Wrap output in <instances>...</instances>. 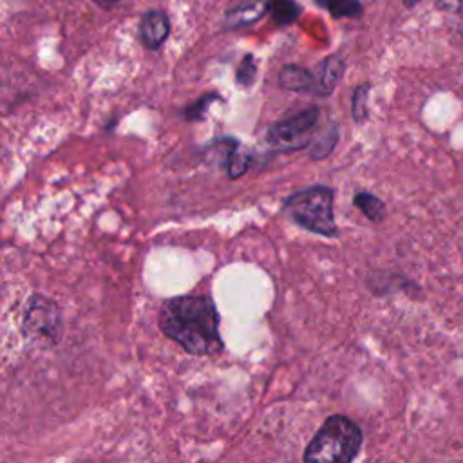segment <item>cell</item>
Segmentation results:
<instances>
[{
	"label": "cell",
	"instance_id": "cell-1",
	"mask_svg": "<svg viewBox=\"0 0 463 463\" xmlns=\"http://www.w3.org/2000/svg\"><path fill=\"white\" fill-rule=\"evenodd\" d=\"M157 324L170 340L194 356H210L224 347L217 307L206 295L166 298L159 307Z\"/></svg>",
	"mask_w": 463,
	"mask_h": 463
},
{
	"label": "cell",
	"instance_id": "cell-2",
	"mask_svg": "<svg viewBox=\"0 0 463 463\" xmlns=\"http://www.w3.org/2000/svg\"><path fill=\"white\" fill-rule=\"evenodd\" d=\"M362 441V429L351 418L333 414L315 432L302 459L318 463H347L358 456Z\"/></svg>",
	"mask_w": 463,
	"mask_h": 463
},
{
	"label": "cell",
	"instance_id": "cell-3",
	"mask_svg": "<svg viewBox=\"0 0 463 463\" xmlns=\"http://www.w3.org/2000/svg\"><path fill=\"white\" fill-rule=\"evenodd\" d=\"M333 197L335 190L331 186H309L286 197L284 213L291 222L311 233L335 237L338 235V228L335 222Z\"/></svg>",
	"mask_w": 463,
	"mask_h": 463
},
{
	"label": "cell",
	"instance_id": "cell-4",
	"mask_svg": "<svg viewBox=\"0 0 463 463\" xmlns=\"http://www.w3.org/2000/svg\"><path fill=\"white\" fill-rule=\"evenodd\" d=\"M63 322H61V309L60 306L40 295L34 293L27 298L24 315H22V333L29 342L49 347L54 345L61 336Z\"/></svg>",
	"mask_w": 463,
	"mask_h": 463
},
{
	"label": "cell",
	"instance_id": "cell-5",
	"mask_svg": "<svg viewBox=\"0 0 463 463\" xmlns=\"http://www.w3.org/2000/svg\"><path fill=\"white\" fill-rule=\"evenodd\" d=\"M318 116V107H307L295 116L269 125L266 132L269 148L275 152H295L307 146L315 136Z\"/></svg>",
	"mask_w": 463,
	"mask_h": 463
},
{
	"label": "cell",
	"instance_id": "cell-6",
	"mask_svg": "<svg viewBox=\"0 0 463 463\" xmlns=\"http://www.w3.org/2000/svg\"><path fill=\"white\" fill-rule=\"evenodd\" d=\"M168 34H170V20L165 11L150 9L141 16L139 38L146 49L150 51L159 49L166 42Z\"/></svg>",
	"mask_w": 463,
	"mask_h": 463
},
{
	"label": "cell",
	"instance_id": "cell-7",
	"mask_svg": "<svg viewBox=\"0 0 463 463\" xmlns=\"http://www.w3.org/2000/svg\"><path fill=\"white\" fill-rule=\"evenodd\" d=\"M271 0H237L224 14V29H241L255 24L266 13H269Z\"/></svg>",
	"mask_w": 463,
	"mask_h": 463
},
{
	"label": "cell",
	"instance_id": "cell-8",
	"mask_svg": "<svg viewBox=\"0 0 463 463\" xmlns=\"http://www.w3.org/2000/svg\"><path fill=\"white\" fill-rule=\"evenodd\" d=\"M344 69H345V63H344V60L338 54H331V56L324 58L317 65V71L313 72L315 87H313L311 94L322 96V98L333 94V90L336 89L338 81L342 80Z\"/></svg>",
	"mask_w": 463,
	"mask_h": 463
},
{
	"label": "cell",
	"instance_id": "cell-9",
	"mask_svg": "<svg viewBox=\"0 0 463 463\" xmlns=\"http://www.w3.org/2000/svg\"><path fill=\"white\" fill-rule=\"evenodd\" d=\"M279 85L293 92H313L315 76L300 65H284L279 72Z\"/></svg>",
	"mask_w": 463,
	"mask_h": 463
},
{
	"label": "cell",
	"instance_id": "cell-10",
	"mask_svg": "<svg viewBox=\"0 0 463 463\" xmlns=\"http://www.w3.org/2000/svg\"><path fill=\"white\" fill-rule=\"evenodd\" d=\"M250 165H251L250 154L246 150H242L235 139H230L228 152L224 156V168L228 172V177L230 179L241 177L248 170Z\"/></svg>",
	"mask_w": 463,
	"mask_h": 463
},
{
	"label": "cell",
	"instance_id": "cell-11",
	"mask_svg": "<svg viewBox=\"0 0 463 463\" xmlns=\"http://www.w3.org/2000/svg\"><path fill=\"white\" fill-rule=\"evenodd\" d=\"M300 14H302V9L295 0H271L269 4L271 22L279 27L293 24Z\"/></svg>",
	"mask_w": 463,
	"mask_h": 463
},
{
	"label": "cell",
	"instance_id": "cell-12",
	"mask_svg": "<svg viewBox=\"0 0 463 463\" xmlns=\"http://www.w3.org/2000/svg\"><path fill=\"white\" fill-rule=\"evenodd\" d=\"M353 204L373 222H380L385 217V204L382 199L369 192H358L353 197Z\"/></svg>",
	"mask_w": 463,
	"mask_h": 463
},
{
	"label": "cell",
	"instance_id": "cell-13",
	"mask_svg": "<svg viewBox=\"0 0 463 463\" xmlns=\"http://www.w3.org/2000/svg\"><path fill=\"white\" fill-rule=\"evenodd\" d=\"M333 18H356L362 14L360 0H320Z\"/></svg>",
	"mask_w": 463,
	"mask_h": 463
},
{
	"label": "cell",
	"instance_id": "cell-14",
	"mask_svg": "<svg viewBox=\"0 0 463 463\" xmlns=\"http://www.w3.org/2000/svg\"><path fill=\"white\" fill-rule=\"evenodd\" d=\"M369 89L371 85L369 83H364V85H358L353 92V98H351V114H353V119L356 123H362L365 121L367 118V96H369Z\"/></svg>",
	"mask_w": 463,
	"mask_h": 463
},
{
	"label": "cell",
	"instance_id": "cell-15",
	"mask_svg": "<svg viewBox=\"0 0 463 463\" xmlns=\"http://www.w3.org/2000/svg\"><path fill=\"white\" fill-rule=\"evenodd\" d=\"M336 137H338L336 127H331V128H327L324 136H318V137L315 139V145H313V148H311L309 156H311L313 159H322V157L329 156V154H331V150L335 148Z\"/></svg>",
	"mask_w": 463,
	"mask_h": 463
},
{
	"label": "cell",
	"instance_id": "cell-16",
	"mask_svg": "<svg viewBox=\"0 0 463 463\" xmlns=\"http://www.w3.org/2000/svg\"><path fill=\"white\" fill-rule=\"evenodd\" d=\"M255 76H257L255 58L253 54H246L235 71V81L242 87H250L255 81Z\"/></svg>",
	"mask_w": 463,
	"mask_h": 463
},
{
	"label": "cell",
	"instance_id": "cell-17",
	"mask_svg": "<svg viewBox=\"0 0 463 463\" xmlns=\"http://www.w3.org/2000/svg\"><path fill=\"white\" fill-rule=\"evenodd\" d=\"M215 99H219V96H217L215 92H210V94L201 96L195 103H192L190 107L184 109V118H186L188 121H197V119H201V118L204 116L206 109L210 107V103L215 101Z\"/></svg>",
	"mask_w": 463,
	"mask_h": 463
},
{
	"label": "cell",
	"instance_id": "cell-18",
	"mask_svg": "<svg viewBox=\"0 0 463 463\" xmlns=\"http://www.w3.org/2000/svg\"><path fill=\"white\" fill-rule=\"evenodd\" d=\"M96 4H99V5H105V7H110V5H114V4H118V2H121V0H94Z\"/></svg>",
	"mask_w": 463,
	"mask_h": 463
},
{
	"label": "cell",
	"instance_id": "cell-19",
	"mask_svg": "<svg viewBox=\"0 0 463 463\" xmlns=\"http://www.w3.org/2000/svg\"><path fill=\"white\" fill-rule=\"evenodd\" d=\"M420 2H421V0H403V5H405V7H414V5L420 4Z\"/></svg>",
	"mask_w": 463,
	"mask_h": 463
}]
</instances>
